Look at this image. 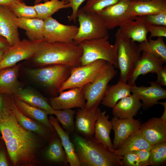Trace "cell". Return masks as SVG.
<instances>
[{"label":"cell","instance_id":"6da1fadb","mask_svg":"<svg viewBox=\"0 0 166 166\" xmlns=\"http://www.w3.org/2000/svg\"><path fill=\"white\" fill-rule=\"evenodd\" d=\"M0 133L14 165L34 164L37 152L42 146L43 139L38 138L36 134L20 125L10 105H6L0 112Z\"/></svg>","mask_w":166,"mask_h":166},{"label":"cell","instance_id":"7a4b0ae2","mask_svg":"<svg viewBox=\"0 0 166 166\" xmlns=\"http://www.w3.org/2000/svg\"><path fill=\"white\" fill-rule=\"evenodd\" d=\"M82 53L81 47L74 42H49L44 39L39 42L31 58L40 67L61 65L72 67L81 65Z\"/></svg>","mask_w":166,"mask_h":166},{"label":"cell","instance_id":"3957f363","mask_svg":"<svg viewBox=\"0 0 166 166\" xmlns=\"http://www.w3.org/2000/svg\"><path fill=\"white\" fill-rule=\"evenodd\" d=\"M70 136L80 166H123V156L105 147L94 137L84 136L76 132Z\"/></svg>","mask_w":166,"mask_h":166},{"label":"cell","instance_id":"277c9868","mask_svg":"<svg viewBox=\"0 0 166 166\" xmlns=\"http://www.w3.org/2000/svg\"><path fill=\"white\" fill-rule=\"evenodd\" d=\"M71 68L65 65H52L28 69L26 71L35 83L55 95L59 93L62 85L69 78Z\"/></svg>","mask_w":166,"mask_h":166},{"label":"cell","instance_id":"5b68a950","mask_svg":"<svg viewBox=\"0 0 166 166\" xmlns=\"http://www.w3.org/2000/svg\"><path fill=\"white\" fill-rule=\"evenodd\" d=\"M109 37L84 41L79 45L83 50L81 65H85L98 60H103L118 69L117 45L111 44Z\"/></svg>","mask_w":166,"mask_h":166},{"label":"cell","instance_id":"8992f818","mask_svg":"<svg viewBox=\"0 0 166 166\" xmlns=\"http://www.w3.org/2000/svg\"><path fill=\"white\" fill-rule=\"evenodd\" d=\"M117 45V61L120 70L119 81L127 80L139 60L141 51L135 42L124 37L119 28L115 35Z\"/></svg>","mask_w":166,"mask_h":166},{"label":"cell","instance_id":"52a82bcc","mask_svg":"<svg viewBox=\"0 0 166 166\" xmlns=\"http://www.w3.org/2000/svg\"><path fill=\"white\" fill-rule=\"evenodd\" d=\"M113 66L106 61L98 60L85 65L71 67L70 76L62 85L59 92L82 87L96 80Z\"/></svg>","mask_w":166,"mask_h":166},{"label":"cell","instance_id":"ba28073f","mask_svg":"<svg viewBox=\"0 0 166 166\" xmlns=\"http://www.w3.org/2000/svg\"><path fill=\"white\" fill-rule=\"evenodd\" d=\"M77 17L79 27L73 39L75 43L79 44L85 40L109 37L108 30L98 13L79 8Z\"/></svg>","mask_w":166,"mask_h":166},{"label":"cell","instance_id":"9c48e42d","mask_svg":"<svg viewBox=\"0 0 166 166\" xmlns=\"http://www.w3.org/2000/svg\"><path fill=\"white\" fill-rule=\"evenodd\" d=\"M113 66L96 80L82 88V92L86 101L85 108H94L101 102L109 83L117 74Z\"/></svg>","mask_w":166,"mask_h":166},{"label":"cell","instance_id":"30bf717a","mask_svg":"<svg viewBox=\"0 0 166 166\" xmlns=\"http://www.w3.org/2000/svg\"><path fill=\"white\" fill-rule=\"evenodd\" d=\"M130 0H121L108 6L98 13L109 30L119 26L130 20H135L130 5Z\"/></svg>","mask_w":166,"mask_h":166},{"label":"cell","instance_id":"8fae6325","mask_svg":"<svg viewBox=\"0 0 166 166\" xmlns=\"http://www.w3.org/2000/svg\"><path fill=\"white\" fill-rule=\"evenodd\" d=\"M44 37L49 42L72 43L77 34L78 27L62 24L52 16L44 19Z\"/></svg>","mask_w":166,"mask_h":166},{"label":"cell","instance_id":"7c38bea8","mask_svg":"<svg viewBox=\"0 0 166 166\" xmlns=\"http://www.w3.org/2000/svg\"><path fill=\"white\" fill-rule=\"evenodd\" d=\"M39 42L24 39L10 46L5 51L0 62V70L13 67L22 60L31 58L36 52Z\"/></svg>","mask_w":166,"mask_h":166},{"label":"cell","instance_id":"4fadbf2b","mask_svg":"<svg viewBox=\"0 0 166 166\" xmlns=\"http://www.w3.org/2000/svg\"><path fill=\"white\" fill-rule=\"evenodd\" d=\"M82 87H76L59 92V95L49 99V103L54 110L85 108V100L82 94Z\"/></svg>","mask_w":166,"mask_h":166},{"label":"cell","instance_id":"5bb4252c","mask_svg":"<svg viewBox=\"0 0 166 166\" xmlns=\"http://www.w3.org/2000/svg\"><path fill=\"white\" fill-rule=\"evenodd\" d=\"M150 86H131V91L140 101L142 107L147 109L159 104L158 101L166 98V90L155 81L148 82Z\"/></svg>","mask_w":166,"mask_h":166},{"label":"cell","instance_id":"9a60e30c","mask_svg":"<svg viewBox=\"0 0 166 166\" xmlns=\"http://www.w3.org/2000/svg\"><path fill=\"white\" fill-rule=\"evenodd\" d=\"M165 63L160 58L148 53L142 52L139 60L128 79L127 83L130 86L136 85V81L139 76L150 73H156Z\"/></svg>","mask_w":166,"mask_h":166},{"label":"cell","instance_id":"2e32d148","mask_svg":"<svg viewBox=\"0 0 166 166\" xmlns=\"http://www.w3.org/2000/svg\"><path fill=\"white\" fill-rule=\"evenodd\" d=\"M17 18L7 7L0 5V35L6 39L10 46L21 41Z\"/></svg>","mask_w":166,"mask_h":166},{"label":"cell","instance_id":"e0dca14e","mask_svg":"<svg viewBox=\"0 0 166 166\" xmlns=\"http://www.w3.org/2000/svg\"><path fill=\"white\" fill-rule=\"evenodd\" d=\"M101 112L98 106L90 109H79L76 113L75 132L84 136H93L95 123Z\"/></svg>","mask_w":166,"mask_h":166},{"label":"cell","instance_id":"ac0fdd59","mask_svg":"<svg viewBox=\"0 0 166 166\" xmlns=\"http://www.w3.org/2000/svg\"><path fill=\"white\" fill-rule=\"evenodd\" d=\"M114 132L113 145L117 149L121 144L129 136L140 128L141 121L140 119L133 118L120 119L114 116L110 121Z\"/></svg>","mask_w":166,"mask_h":166},{"label":"cell","instance_id":"d6986e66","mask_svg":"<svg viewBox=\"0 0 166 166\" xmlns=\"http://www.w3.org/2000/svg\"><path fill=\"white\" fill-rule=\"evenodd\" d=\"M142 133L148 143L153 145L166 141V121L160 117H152L141 124Z\"/></svg>","mask_w":166,"mask_h":166},{"label":"cell","instance_id":"ffe728a7","mask_svg":"<svg viewBox=\"0 0 166 166\" xmlns=\"http://www.w3.org/2000/svg\"><path fill=\"white\" fill-rule=\"evenodd\" d=\"M10 107L18 121L24 128L38 135L44 140L49 141L53 132L43 124L32 119L23 114L14 104L11 95Z\"/></svg>","mask_w":166,"mask_h":166},{"label":"cell","instance_id":"44dd1931","mask_svg":"<svg viewBox=\"0 0 166 166\" xmlns=\"http://www.w3.org/2000/svg\"><path fill=\"white\" fill-rule=\"evenodd\" d=\"M48 142L43 152L45 161L50 164L69 166L66 154L60 139L56 132L53 134Z\"/></svg>","mask_w":166,"mask_h":166},{"label":"cell","instance_id":"7402d4cb","mask_svg":"<svg viewBox=\"0 0 166 166\" xmlns=\"http://www.w3.org/2000/svg\"><path fill=\"white\" fill-rule=\"evenodd\" d=\"M21 64L0 70V94L14 95L22 88L18 79Z\"/></svg>","mask_w":166,"mask_h":166},{"label":"cell","instance_id":"603a6c76","mask_svg":"<svg viewBox=\"0 0 166 166\" xmlns=\"http://www.w3.org/2000/svg\"><path fill=\"white\" fill-rule=\"evenodd\" d=\"M140 101L132 94L120 100L112 108L114 116L120 119L133 118L142 107Z\"/></svg>","mask_w":166,"mask_h":166},{"label":"cell","instance_id":"cb8c5ba5","mask_svg":"<svg viewBox=\"0 0 166 166\" xmlns=\"http://www.w3.org/2000/svg\"><path fill=\"white\" fill-rule=\"evenodd\" d=\"M134 20H129L119 28L122 34L125 37L139 43L147 40L149 33L146 24L140 16H137Z\"/></svg>","mask_w":166,"mask_h":166},{"label":"cell","instance_id":"d4e9b609","mask_svg":"<svg viewBox=\"0 0 166 166\" xmlns=\"http://www.w3.org/2000/svg\"><path fill=\"white\" fill-rule=\"evenodd\" d=\"M13 102L18 109L28 117L46 126L53 132L55 131L50 123L47 112L45 110L32 105L14 95H11Z\"/></svg>","mask_w":166,"mask_h":166},{"label":"cell","instance_id":"484cf974","mask_svg":"<svg viewBox=\"0 0 166 166\" xmlns=\"http://www.w3.org/2000/svg\"><path fill=\"white\" fill-rule=\"evenodd\" d=\"M130 5L134 16L155 14L166 11V0H130Z\"/></svg>","mask_w":166,"mask_h":166},{"label":"cell","instance_id":"4316f807","mask_svg":"<svg viewBox=\"0 0 166 166\" xmlns=\"http://www.w3.org/2000/svg\"><path fill=\"white\" fill-rule=\"evenodd\" d=\"M49 119L50 123L60 139L66 154L69 164L70 166H80L79 159L70 135L60 126L56 118L51 115Z\"/></svg>","mask_w":166,"mask_h":166},{"label":"cell","instance_id":"83f0119b","mask_svg":"<svg viewBox=\"0 0 166 166\" xmlns=\"http://www.w3.org/2000/svg\"><path fill=\"white\" fill-rule=\"evenodd\" d=\"M106 111L101 112L95 122L94 127V138L105 147L114 151L110 136L113 126L109 120V115Z\"/></svg>","mask_w":166,"mask_h":166},{"label":"cell","instance_id":"f1b7e54d","mask_svg":"<svg viewBox=\"0 0 166 166\" xmlns=\"http://www.w3.org/2000/svg\"><path fill=\"white\" fill-rule=\"evenodd\" d=\"M152 146L144 137L140 128L127 137L115 152L123 156L127 153L139 150H150Z\"/></svg>","mask_w":166,"mask_h":166},{"label":"cell","instance_id":"f546056e","mask_svg":"<svg viewBox=\"0 0 166 166\" xmlns=\"http://www.w3.org/2000/svg\"><path fill=\"white\" fill-rule=\"evenodd\" d=\"M14 96L32 105L45 110L49 114H53L54 110L49 102L41 93L32 88H22Z\"/></svg>","mask_w":166,"mask_h":166},{"label":"cell","instance_id":"4dcf8cb0","mask_svg":"<svg viewBox=\"0 0 166 166\" xmlns=\"http://www.w3.org/2000/svg\"><path fill=\"white\" fill-rule=\"evenodd\" d=\"M17 21L18 27L26 30L25 34L29 40L38 42L44 39V20L38 18H18Z\"/></svg>","mask_w":166,"mask_h":166},{"label":"cell","instance_id":"1f68e13d","mask_svg":"<svg viewBox=\"0 0 166 166\" xmlns=\"http://www.w3.org/2000/svg\"><path fill=\"white\" fill-rule=\"evenodd\" d=\"M131 93V86L127 82L119 81L116 84L108 86L101 104L113 108L120 100Z\"/></svg>","mask_w":166,"mask_h":166},{"label":"cell","instance_id":"d6a6232c","mask_svg":"<svg viewBox=\"0 0 166 166\" xmlns=\"http://www.w3.org/2000/svg\"><path fill=\"white\" fill-rule=\"evenodd\" d=\"M33 6L37 13V18L43 20L51 16L60 9L70 8L68 2L59 0H49L35 4Z\"/></svg>","mask_w":166,"mask_h":166},{"label":"cell","instance_id":"836d02e7","mask_svg":"<svg viewBox=\"0 0 166 166\" xmlns=\"http://www.w3.org/2000/svg\"><path fill=\"white\" fill-rule=\"evenodd\" d=\"M141 51L148 53L166 62V45L163 37L156 40L148 38L138 44Z\"/></svg>","mask_w":166,"mask_h":166},{"label":"cell","instance_id":"e575fe53","mask_svg":"<svg viewBox=\"0 0 166 166\" xmlns=\"http://www.w3.org/2000/svg\"><path fill=\"white\" fill-rule=\"evenodd\" d=\"M75 111L72 109L54 110L55 115L62 127L69 135L75 132L74 117Z\"/></svg>","mask_w":166,"mask_h":166},{"label":"cell","instance_id":"d590c367","mask_svg":"<svg viewBox=\"0 0 166 166\" xmlns=\"http://www.w3.org/2000/svg\"><path fill=\"white\" fill-rule=\"evenodd\" d=\"M166 161V141L152 145L150 150L149 164L157 166L162 164Z\"/></svg>","mask_w":166,"mask_h":166},{"label":"cell","instance_id":"8d00e7d4","mask_svg":"<svg viewBox=\"0 0 166 166\" xmlns=\"http://www.w3.org/2000/svg\"><path fill=\"white\" fill-rule=\"evenodd\" d=\"M7 7L18 18H37L36 10L33 6L27 5L23 2L11 4Z\"/></svg>","mask_w":166,"mask_h":166},{"label":"cell","instance_id":"74e56055","mask_svg":"<svg viewBox=\"0 0 166 166\" xmlns=\"http://www.w3.org/2000/svg\"><path fill=\"white\" fill-rule=\"evenodd\" d=\"M120 0H87L86 4L81 9L85 11L98 13L105 8Z\"/></svg>","mask_w":166,"mask_h":166},{"label":"cell","instance_id":"f35d334b","mask_svg":"<svg viewBox=\"0 0 166 166\" xmlns=\"http://www.w3.org/2000/svg\"><path fill=\"white\" fill-rule=\"evenodd\" d=\"M140 16L147 25L166 26V11L156 14Z\"/></svg>","mask_w":166,"mask_h":166},{"label":"cell","instance_id":"ab89813d","mask_svg":"<svg viewBox=\"0 0 166 166\" xmlns=\"http://www.w3.org/2000/svg\"><path fill=\"white\" fill-rule=\"evenodd\" d=\"M123 166H142L141 163L134 152L125 154L121 160Z\"/></svg>","mask_w":166,"mask_h":166},{"label":"cell","instance_id":"60d3db41","mask_svg":"<svg viewBox=\"0 0 166 166\" xmlns=\"http://www.w3.org/2000/svg\"><path fill=\"white\" fill-rule=\"evenodd\" d=\"M147 29L150 35L149 38L154 37H166V26L147 25Z\"/></svg>","mask_w":166,"mask_h":166},{"label":"cell","instance_id":"b9f144b4","mask_svg":"<svg viewBox=\"0 0 166 166\" xmlns=\"http://www.w3.org/2000/svg\"><path fill=\"white\" fill-rule=\"evenodd\" d=\"M67 1L69 4L70 8L72 9V13L68 17L69 21H73L74 22H76L77 19V13L79 7L85 0H61Z\"/></svg>","mask_w":166,"mask_h":166},{"label":"cell","instance_id":"7bdbcfd3","mask_svg":"<svg viewBox=\"0 0 166 166\" xmlns=\"http://www.w3.org/2000/svg\"><path fill=\"white\" fill-rule=\"evenodd\" d=\"M150 150L142 149L134 151L137 155L141 163L142 166L150 165Z\"/></svg>","mask_w":166,"mask_h":166},{"label":"cell","instance_id":"ee69618b","mask_svg":"<svg viewBox=\"0 0 166 166\" xmlns=\"http://www.w3.org/2000/svg\"><path fill=\"white\" fill-rule=\"evenodd\" d=\"M157 80L155 82L160 86H166V66H162L157 71Z\"/></svg>","mask_w":166,"mask_h":166},{"label":"cell","instance_id":"f6af8a7d","mask_svg":"<svg viewBox=\"0 0 166 166\" xmlns=\"http://www.w3.org/2000/svg\"><path fill=\"white\" fill-rule=\"evenodd\" d=\"M5 152L3 150H0V166H9Z\"/></svg>","mask_w":166,"mask_h":166},{"label":"cell","instance_id":"bcb514c9","mask_svg":"<svg viewBox=\"0 0 166 166\" xmlns=\"http://www.w3.org/2000/svg\"><path fill=\"white\" fill-rule=\"evenodd\" d=\"M10 46L6 39L0 35V48L6 50Z\"/></svg>","mask_w":166,"mask_h":166},{"label":"cell","instance_id":"7dc6e473","mask_svg":"<svg viewBox=\"0 0 166 166\" xmlns=\"http://www.w3.org/2000/svg\"><path fill=\"white\" fill-rule=\"evenodd\" d=\"M22 2V0H0V5L7 7L11 4Z\"/></svg>","mask_w":166,"mask_h":166},{"label":"cell","instance_id":"c3c4849f","mask_svg":"<svg viewBox=\"0 0 166 166\" xmlns=\"http://www.w3.org/2000/svg\"><path fill=\"white\" fill-rule=\"evenodd\" d=\"M5 94H0V112L5 106L9 98L6 97Z\"/></svg>","mask_w":166,"mask_h":166},{"label":"cell","instance_id":"681fc988","mask_svg":"<svg viewBox=\"0 0 166 166\" xmlns=\"http://www.w3.org/2000/svg\"><path fill=\"white\" fill-rule=\"evenodd\" d=\"M159 104L163 105L164 107V111L162 116L160 117L162 120L166 121V102H159Z\"/></svg>","mask_w":166,"mask_h":166},{"label":"cell","instance_id":"f907efd6","mask_svg":"<svg viewBox=\"0 0 166 166\" xmlns=\"http://www.w3.org/2000/svg\"><path fill=\"white\" fill-rule=\"evenodd\" d=\"M6 50L0 48V62L3 59Z\"/></svg>","mask_w":166,"mask_h":166},{"label":"cell","instance_id":"816d5d0a","mask_svg":"<svg viewBox=\"0 0 166 166\" xmlns=\"http://www.w3.org/2000/svg\"><path fill=\"white\" fill-rule=\"evenodd\" d=\"M49 0H35L34 2V4L35 5L40 3L42 1H43L44 2H45Z\"/></svg>","mask_w":166,"mask_h":166},{"label":"cell","instance_id":"f5cc1de1","mask_svg":"<svg viewBox=\"0 0 166 166\" xmlns=\"http://www.w3.org/2000/svg\"><path fill=\"white\" fill-rule=\"evenodd\" d=\"M139 0L141 1H147V0Z\"/></svg>","mask_w":166,"mask_h":166}]
</instances>
